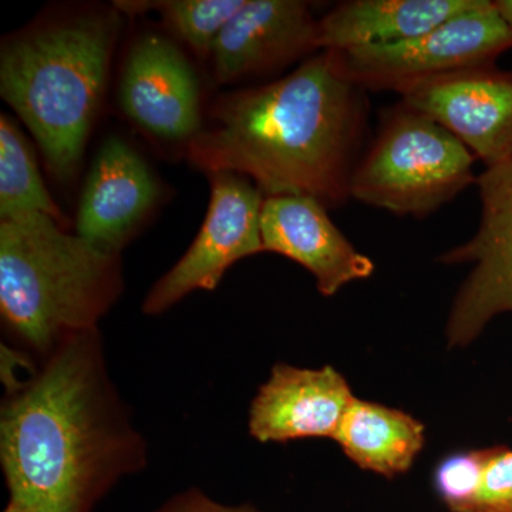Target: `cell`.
Wrapping results in <instances>:
<instances>
[{"label": "cell", "mask_w": 512, "mask_h": 512, "mask_svg": "<svg viewBox=\"0 0 512 512\" xmlns=\"http://www.w3.org/2000/svg\"><path fill=\"white\" fill-rule=\"evenodd\" d=\"M158 512H261L251 505L229 507L215 503L201 493H187L174 498Z\"/></svg>", "instance_id": "cell-21"}, {"label": "cell", "mask_w": 512, "mask_h": 512, "mask_svg": "<svg viewBox=\"0 0 512 512\" xmlns=\"http://www.w3.org/2000/svg\"><path fill=\"white\" fill-rule=\"evenodd\" d=\"M247 0H161V2H117L124 13L156 10L167 28L197 55H212L215 43L229 20Z\"/></svg>", "instance_id": "cell-18"}, {"label": "cell", "mask_w": 512, "mask_h": 512, "mask_svg": "<svg viewBox=\"0 0 512 512\" xmlns=\"http://www.w3.org/2000/svg\"><path fill=\"white\" fill-rule=\"evenodd\" d=\"M476 0H350L318 23L320 50L393 45L430 32Z\"/></svg>", "instance_id": "cell-15"}, {"label": "cell", "mask_w": 512, "mask_h": 512, "mask_svg": "<svg viewBox=\"0 0 512 512\" xmlns=\"http://www.w3.org/2000/svg\"><path fill=\"white\" fill-rule=\"evenodd\" d=\"M43 214L60 225L66 217L50 197L35 151L18 124L9 116H0V221L23 215Z\"/></svg>", "instance_id": "cell-17"}, {"label": "cell", "mask_w": 512, "mask_h": 512, "mask_svg": "<svg viewBox=\"0 0 512 512\" xmlns=\"http://www.w3.org/2000/svg\"><path fill=\"white\" fill-rule=\"evenodd\" d=\"M158 192L156 177L138 151L119 137L107 138L84 183L76 234L119 252L156 204Z\"/></svg>", "instance_id": "cell-13"}, {"label": "cell", "mask_w": 512, "mask_h": 512, "mask_svg": "<svg viewBox=\"0 0 512 512\" xmlns=\"http://www.w3.org/2000/svg\"><path fill=\"white\" fill-rule=\"evenodd\" d=\"M318 23L302 0H247L212 50L218 83L275 72L318 53Z\"/></svg>", "instance_id": "cell-11"}, {"label": "cell", "mask_w": 512, "mask_h": 512, "mask_svg": "<svg viewBox=\"0 0 512 512\" xmlns=\"http://www.w3.org/2000/svg\"><path fill=\"white\" fill-rule=\"evenodd\" d=\"M333 440L363 470L392 478L410 470L426 437L410 414L355 397Z\"/></svg>", "instance_id": "cell-16"}, {"label": "cell", "mask_w": 512, "mask_h": 512, "mask_svg": "<svg viewBox=\"0 0 512 512\" xmlns=\"http://www.w3.org/2000/svg\"><path fill=\"white\" fill-rule=\"evenodd\" d=\"M464 512H512V450L485 448L483 473Z\"/></svg>", "instance_id": "cell-20"}, {"label": "cell", "mask_w": 512, "mask_h": 512, "mask_svg": "<svg viewBox=\"0 0 512 512\" xmlns=\"http://www.w3.org/2000/svg\"><path fill=\"white\" fill-rule=\"evenodd\" d=\"M117 259L47 215L0 221L3 318L39 349L63 332H87L119 288Z\"/></svg>", "instance_id": "cell-4"}, {"label": "cell", "mask_w": 512, "mask_h": 512, "mask_svg": "<svg viewBox=\"0 0 512 512\" xmlns=\"http://www.w3.org/2000/svg\"><path fill=\"white\" fill-rule=\"evenodd\" d=\"M400 100L450 131L485 170L512 161V72L470 67L407 87Z\"/></svg>", "instance_id": "cell-9"}, {"label": "cell", "mask_w": 512, "mask_h": 512, "mask_svg": "<svg viewBox=\"0 0 512 512\" xmlns=\"http://www.w3.org/2000/svg\"><path fill=\"white\" fill-rule=\"evenodd\" d=\"M120 103L134 123L160 140L190 143L202 128L197 74L184 53L163 36L141 37L131 49Z\"/></svg>", "instance_id": "cell-10"}, {"label": "cell", "mask_w": 512, "mask_h": 512, "mask_svg": "<svg viewBox=\"0 0 512 512\" xmlns=\"http://www.w3.org/2000/svg\"><path fill=\"white\" fill-rule=\"evenodd\" d=\"M5 512H26L25 510H22V508L19 507V505L10 503L8 504V507H6Z\"/></svg>", "instance_id": "cell-23"}, {"label": "cell", "mask_w": 512, "mask_h": 512, "mask_svg": "<svg viewBox=\"0 0 512 512\" xmlns=\"http://www.w3.org/2000/svg\"><path fill=\"white\" fill-rule=\"evenodd\" d=\"M120 29L119 10H96L29 30L2 47L0 94L59 180L79 170Z\"/></svg>", "instance_id": "cell-3"}, {"label": "cell", "mask_w": 512, "mask_h": 512, "mask_svg": "<svg viewBox=\"0 0 512 512\" xmlns=\"http://www.w3.org/2000/svg\"><path fill=\"white\" fill-rule=\"evenodd\" d=\"M86 336L70 343L2 413L10 503L26 512H87L100 493L110 434Z\"/></svg>", "instance_id": "cell-2"}, {"label": "cell", "mask_w": 512, "mask_h": 512, "mask_svg": "<svg viewBox=\"0 0 512 512\" xmlns=\"http://www.w3.org/2000/svg\"><path fill=\"white\" fill-rule=\"evenodd\" d=\"M264 251L298 262L316 279L323 296L343 286L370 278L375 264L360 254L333 224L328 208L301 195L266 197L261 211Z\"/></svg>", "instance_id": "cell-12"}, {"label": "cell", "mask_w": 512, "mask_h": 512, "mask_svg": "<svg viewBox=\"0 0 512 512\" xmlns=\"http://www.w3.org/2000/svg\"><path fill=\"white\" fill-rule=\"evenodd\" d=\"M366 93L320 50L288 76L221 96L210 126L188 143V160L208 174L244 175L266 197L301 195L340 207L362 157Z\"/></svg>", "instance_id": "cell-1"}, {"label": "cell", "mask_w": 512, "mask_h": 512, "mask_svg": "<svg viewBox=\"0 0 512 512\" xmlns=\"http://www.w3.org/2000/svg\"><path fill=\"white\" fill-rule=\"evenodd\" d=\"M476 160L450 131L400 100L380 111L353 171L350 200L421 220L477 184Z\"/></svg>", "instance_id": "cell-5"}, {"label": "cell", "mask_w": 512, "mask_h": 512, "mask_svg": "<svg viewBox=\"0 0 512 512\" xmlns=\"http://www.w3.org/2000/svg\"><path fill=\"white\" fill-rule=\"evenodd\" d=\"M353 400L349 383L333 367L298 369L278 365L256 394L249 430L262 443L309 437L333 439Z\"/></svg>", "instance_id": "cell-14"}, {"label": "cell", "mask_w": 512, "mask_h": 512, "mask_svg": "<svg viewBox=\"0 0 512 512\" xmlns=\"http://www.w3.org/2000/svg\"><path fill=\"white\" fill-rule=\"evenodd\" d=\"M495 6H497L498 12L501 13L505 22L510 25L512 29V0H495Z\"/></svg>", "instance_id": "cell-22"}, {"label": "cell", "mask_w": 512, "mask_h": 512, "mask_svg": "<svg viewBox=\"0 0 512 512\" xmlns=\"http://www.w3.org/2000/svg\"><path fill=\"white\" fill-rule=\"evenodd\" d=\"M485 450L460 451L444 458L434 471V487L451 512H464L473 500L481 473Z\"/></svg>", "instance_id": "cell-19"}, {"label": "cell", "mask_w": 512, "mask_h": 512, "mask_svg": "<svg viewBox=\"0 0 512 512\" xmlns=\"http://www.w3.org/2000/svg\"><path fill=\"white\" fill-rule=\"evenodd\" d=\"M512 49V29L490 0H476L440 26L393 45L328 50L338 72L363 89L402 93L443 74L495 64Z\"/></svg>", "instance_id": "cell-6"}, {"label": "cell", "mask_w": 512, "mask_h": 512, "mask_svg": "<svg viewBox=\"0 0 512 512\" xmlns=\"http://www.w3.org/2000/svg\"><path fill=\"white\" fill-rule=\"evenodd\" d=\"M211 198L200 234L177 265L148 293L144 312L157 315L188 293L212 291L239 259L264 251L261 211L265 198L249 178L210 174Z\"/></svg>", "instance_id": "cell-8"}, {"label": "cell", "mask_w": 512, "mask_h": 512, "mask_svg": "<svg viewBox=\"0 0 512 512\" xmlns=\"http://www.w3.org/2000/svg\"><path fill=\"white\" fill-rule=\"evenodd\" d=\"M481 220L466 244L440 256L443 264H474L447 322L448 345L467 346L490 320L512 313V161L477 178Z\"/></svg>", "instance_id": "cell-7"}]
</instances>
